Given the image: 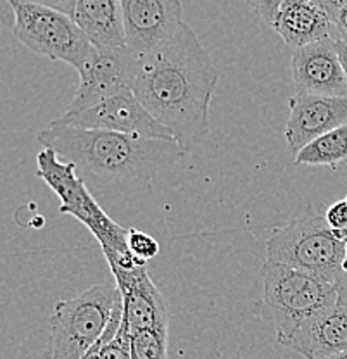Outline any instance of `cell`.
<instances>
[{"mask_svg":"<svg viewBox=\"0 0 347 359\" xmlns=\"http://www.w3.org/2000/svg\"><path fill=\"white\" fill-rule=\"evenodd\" d=\"M249 6L290 47L335 40L323 0H261L249 2Z\"/></svg>","mask_w":347,"mask_h":359,"instance_id":"9","label":"cell"},{"mask_svg":"<svg viewBox=\"0 0 347 359\" xmlns=\"http://www.w3.org/2000/svg\"><path fill=\"white\" fill-rule=\"evenodd\" d=\"M323 359H347V351H344V353H339V354H332V356H327Z\"/></svg>","mask_w":347,"mask_h":359,"instance_id":"27","label":"cell"},{"mask_svg":"<svg viewBox=\"0 0 347 359\" xmlns=\"http://www.w3.org/2000/svg\"><path fill=\"white\" fill-rule=\"evenodd\" d=\"M261 276L263 299L252 306L251 311L273 323L282 346L306 321L337 302L335 287L313 273L264 261Z\"/></svg>","mask_w":347,"mask_h":359,"instance_id":"3","label":"cell"},{"mask_svg":"<svg viewBox=\"0 0 347 359\" xmlns=\"http://www.w3.org/2000/svg\"><path fill=\"white\" fill-rule=\"evenodd\" d=\"M121 9L126 47L137 57L166 45L185 22L178 0H121Z\"/></svg>","mask_w":347,"mask_h":359,"instance_id":"11","label":"cell"},{"mask_svg":"<svg viewBox=\"0 0 347 359\" xmlns=\"http://www.w3.org/2000/svg\"><path fill=\"white\" fill-rule=\"evenodd\" d=\"M137 61L139 57L128 47L102 50L93 47L90 59L80 73V87L68 111L90 109L125 90H132Z\"/></svg>","mask_w":347,"mask_h":359,"instance_id":"10","label":"cell"},{"mask_svg":"<svg viewBox=\"0 0 347 359\" xmlns=\"http://www.w3.org/2000/svg\"><path fill=\"white\" fill-rule=\"evenodd\" d=\"M36 175L57 194L61 199V215H69L83 223L92 231L93 237L99 241L107 263L121 259L130 254L126 245L128 230L114 223L106 212L100 209L88 190L85 180L78 175L76 166L59 159L50 149H43L36 156Z\"/></svg>","mask_w":347,"mask_h":359,"instance_id":"6","label":"cell"},{"mask_svg":"<svg viewBox=\"0 0 347 359\" xmlns=\"http://www.w3.org/2000/svg\"><path fill=\"white\" fill-rule=\"evenodd\" d=\"M16 21L13 35L25 47L52 61L73 66L78 74L90 59L93 47L76 22L66 14L48 7L46 2L11 0Z\"/></svg>","mask_w":347,"mask_h":359,"instance_id":"7","label":"cell"},{"mask_svg":"<svg viewBox=\"0 0 347 359\" xmlns=\"http://www.w3.org/2000/svg\"><path fill=\"white\" fill-rule=\"evenodd\" d=\"M335 50H337L339 61H341L342 69H344L346 80H347V45L342 43L341 40H335Z\"/></svg>","mask_w":347,"mask_h":359,"instance_id":"25","label":"cell"},{"mask_svg":"<svg viewBox=\"0 0 347 359\" xmlns=\"http://www.w3.org/2000/svg\"><path fill=\"white\" fill-rule=\"evenodd\" d=\"M132 359H168L166 328H145L130 335Z\"/></svg>","mask_w":347,"mask_h":359,"instance_id":"18","label":"cell"},{"mask_svg":"<svg viewBox=\"0 0 347 359\" xmlns=\"http://www.w3.org/2000/svg\"><path fill=\"white\" fill-rule=\"evenodd\" d=\"M14 21H16V14H14L13 4L0 2V25L13 28Z\"/></svg>","mask_w":347,"mask_h":359,"instance_id":"24","label":"cell"},{"mask_svg":"<svg viewBox=\"0 0 347 359\" xmlns=\"http://www.w3.org/2000/svg\"><path fill=\"white\" fill-rule=\"evenodd\" d=\"M130 335L132 334L126 325L121 323L118 335L111 342H102V349H100L102 359H132L130 356Z\"/></svg>","mask_w":347,"mask_h":359,"instance_id":"20","label":"cell"},{"mask_svg":"<svg viewBox=\"0 0 347 359\" xmlns=\"http://www.w3.org/2000/svg\"><path fill=\"white\" fill-rule=\"evenodd\" d=\"M118 285H93L76 297L59 301L50 318L47 359H81L100 340L116 302Z\"/></svg>","mask_w":347,"mask_h":359,"instance_id":"4","label":"cell"},{"mask_svg":"<svg viewBox=\"0 0 347 359\" xmlns=\"http://www.w3.org/2000/svg\"><path fill=\"white\" fill-rule=\"evenodd\" d=\"M335 292H337V304L347 308V244H346V254L342 259L341 269H339L337 280L334 283Z\"/></svg>","mask_w":347,"mask_h":359,"instance_id":"23","label":"cell"},{"mask_svg":"<svg viewBox=\"0 0 347 359\" xmlns=\"http://www.w3.org/2000/svg\"><path fill=\"white\" fill-rule=\"evenodd\" d=\"M346 242H347V233H346Z\"/></svg>","mask_w":347,"mask_h":359,"instance_id":"28","label":"cell"},{"mask_svg":"<svg viewBox=\"0 0 347 359\" xmlns=\"http://www.w3.org/2000/svg\"><path fill=\"white\" fill-rule=\"evenodd\" d=\"M292 80L299 93L347 99V80L335 40L299 47L292 54Z\"/></svg>","mask_w":347,"mask_h":359,"instance_id":"13","label":"cell"},{"mask_svg":"<svg viewBox=\"0 0 347 359\" xmlns=\"http://www.w3.org/2000/svg\"><path fill=\"white\" fill-rule=\"evenodd\" d=\"M332 25L335 29V40L347 45V0H323Z\"/></svg>","mask_w":347,"mask_h":359,"instance_id":"21","label":"cell"},{"mask_svg":"<svg viewBox=\"0 0 347 359\" xmlns=\"http://www.w3.org/2000/svg\"><path fill=\"white\" fill-rule=\"evenodd\" d=\"M39 142L59 159L74 164L81 178L97 183L152 180L185 156L177 140H149L55 121L39 133Z\"/></svg>","mask_w":347,"mask_h":359,"instance_id":"2","label":"cell"},{"mask_svg":"<svg viewBox=\"0 0 347 359\" xmlns=\"http://www.w3.org/2000/svg\"><path fill=\"white\" fill-rule=\"evenodd\" d=\"M342 241L322 215H306L280 226L266 241L268 263L313 273L335 283L346 254Z\"/></svg>","mask_w":347,"mask_h":359,"instance_id":"5","label":"cell"},{"mask_svg":"<svg viewBox=\"0 0 347 359\" xmlns=\"http://www.w3.org/2000/svg\"><path fill=\"white\" fill-rule=\"evenodd\" d=\"M347 123V99L299 93L289 99L285 138L290 151L299 152L316 138Z\"/></svg>","mask_w":347,"mask_h":359,"instance_id":"12","label":"cell"},{"mask_svg":"<svg viewBox=\"0 0 347 359\" xmlns=\"http://www.w3.org/2000/svg\"><path fill=\"white\" fill-rule=\"evenodd\" d=\"M71 20L83 32L92 47H126L125 21L119 0H74Z\"/></svg>","mask_w":347,"mask_h":359,"instance_id":"16","label":"cell"},{"mask_svg":"<svg viewBox=\"0 0 347 359\" xmlns=\"http://www.w3.org/2000/svg\"><path fill=\"white\" fill-rule=\"evenodd\" d=\"M126 245H128L130 252L139 261H144V263L154 259L159 254V242L152 235L137 230V228H128Z\"/></svg>","mask_w":347,"mask_h":359,"instance_id":"19","label":"cell"},{"mask_svg":"<svg viewBox=\"0 0 347 359\" xmlns=\"http://www.w3.org/2000/svg\"><path fill=\"white\" fill-rule=\"evenodd\" d=\"M114 282L123 297V323L130 334L145 328L170 327V313L163 294L149 276L147 266L116 273Z\"/></svg>","mask_w":347,"mask_h":359,"instance_id":"14","label":"cell"},{"mask_svg":"<svg viewBox=\"0 0 347 359\" xmlns=\"http://www.w3.org/2000/svg\"><path fill=\"white\" fill-rule=\"evenodd\" d=\"M218 80L219 69L184 22L166 45L139 57L132 90L186 154L211 137L209 104Z\"/></svg>","mask_w":347,"mask_h":359,"instance_id":"1","label":"cell"},{"mask_svg":"<svg viewBox=\"0 0 347 359\" xmlns=\"http://www.w3.org/2000/svg\"><path fill=\"white\" fill-rule=\"evenodd\" d=\"M325 219H327L328 226L342 238L346 241L347 233V196L344 199L334 202L330 208L325 212Z\"/></svg>","mask_w":347,"mask_h":359,"instance_id":"22","label":"cell"},{"mask_svg":"<svg viewBox=\"0 0 347 359\" xmlns=\"http://www.w3.org/2000/svg\"><path fill=\"white\" fill-rule=\"evenodd\" d=\"M294 163L328 168L347 164V123L316 138L313 144L306 145L302 151L297 152Z\"/></svg>","mask_w":347,"mask_h":359,"instance_id":"17","label":"cell"},{"mask_svg":"<svg viewBox=\"0 0 347 359\" xmlns=\"http://www.w3.org/2000/svg\"><path fill=\"white\" fill-rule=\"evenodd\" d=\"M285 347L306 359H323L347 351V308L335 302L306 321L289 339Z\"/></svg>","mask_w":347,"mask_h":359,"instance_id":"15","label":"cell"},{"mask_svg":"<svg viewBox=\"0 0 347 359\" xmlns=\"http://www.w3.org/2000/svg\"><path fill=\"white\" fill-rule=\"evenodd\" d=\"M100 349H102V340H99V342L95 344V346L92 347L90 351H88L87 354H85L81 359H102V354H100Z\"/></svg>","mask_w":347,"mask_h":359,"instance_id":"26","label":"cell"},{"mask_svg":"<svg viewBox=\"0 0 347 359\" xmlns=\"http://www.w3.org/2000/svg\"><path fill=\"white\" fill-rule=\"evenodd\" d=\"M55 123L149 140H175L173 133L147 111L133 90H125L90 109L66 111Z\"/></svg>","mask_w":347,"mask_h":359,"instance_id":"8","label":"cell"}]
</instances>
